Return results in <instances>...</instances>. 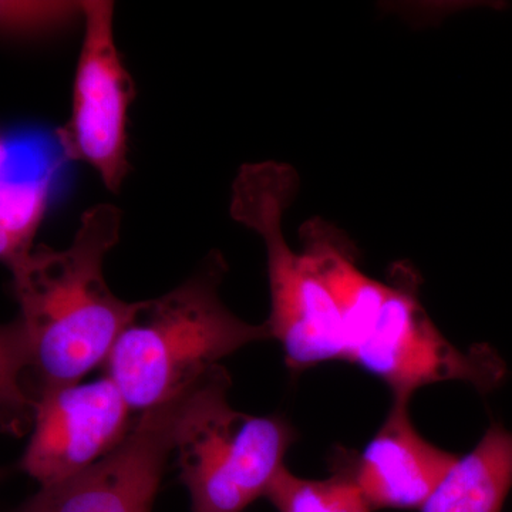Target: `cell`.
<instances>
[{
    "label": "cell",
    "instance_id": "ba28073f",
    "mask_svg": "<svg viewBox=\"0 0 512 512\" xmlns=\"http://www.w3.org/2000/svg\"><path fill=\"white\" fill-rule=\"evenodd\" d=\"M133 413L106 375L39 390L23 470L40 487L83 473L123 443L136 423Z\"/></svg>",
    "mask_w": 512,
    "mask_h": 512
},
{
    "label": "cell",
    "instance_id": "30bf717a",
    "mask_svg": "<svg viewBox=\"0 0 512 512\" xmlns=\"http://www.w3.org/2000/svg\"><path fill=\"white\" fill-rule=\"evenodd\" d=\"M511 488L512 433L495 424L457 458L421 512H501Z\"/></svg>",
    "mask_w": 512,
    "mask_h": 512
},
{
    "label": "cell",
    "instance_id": "8992f818",
    "mask_svg": "<svg viewBox=\"0 0 512 512\" xmlns=\"http://www.w3.org/2000/svg\"><path fill=\"white\" fill-rule=\"evenodd\" d=\"M113 2L83 0V40L74 73L72 113L57 130L66 158L92 167L110 192L130 171L128 113L136 84L121 59Z\"/></svg>",
    "mask_w": 512,
    "mask_h": 512
},
{
    "label": "cell",
    "instance_id": "7a4b0ae2",
    "mask_svg": "<svg viewBox=\"0 0 512 512\" xmlns=\"http://www.w3.org/2000/svg\"><path fill=\"white\" fill-rule=\"evenodd\" d=\"M225 272L224 256L212 251L173 291L138 302L104 365L134 413L167 403L224 357L271 338L266 322H245L222 302Z\"/></svg>",
    "mask_w": 512,
    "mask_h": 512
},
{
    "label": "cell",
    "instance_id": "5b68a950",
    "mask_svg": "<svg viewBox=\"0 0 512 512\" xmlns=\"http://www.w3.org/2000/svg\"><path fill=\"white\" fill-rule=\"evenodd\" d=\"M348 362L382 379L394 399L403 400L444 382L488 392L505 373L503 360L488 346L458 349L441 335L421 305L419 278L402 266L350 340Z\"/></svg>",
    "mask_w": 512,
    "mask_h": 512
},
{
    "label": "cell",
    "instance_id": "5bb4252c",
    "mask_svg": "<svg viewBox=\"0 0 512 512\" xmlns=\"http://www.w3.org/2000/svg\"><path fill=\"white\" fill-rule=\"evenodd\" d=\"M6 151L3 147L2 141H0V171H2L3 164H5Z\"/></svg>",
    "mask_w": 512,
    "mask_h": 512
},
{
    "label": "cell",
    "instance_id": "4fadbf2b",
    "mask_svg": "<svg viewBox=\"0 0 512 512\" xmlns=\"http://www.w3.org/2000/svg\"><path fill=\"white\" fill-rule=\"evenodd\" d=\"M82 22V2L0 0V35L37 36Z\"/></svg>",
    "mask_w": 512,
    "mask_h": 512
},
{
    "label": "cell",
    "instance_id": "8fae6325",
    "mask_svg": "<svg viewBox=\"0 0 512 512\" xmlns=\"http://www.w3.org/2000/svg\"><path fill=\"white\" fill-rule=\"evenodd\" d=\"M266 498L278 512H370L372 508L350 477L338 474L326 480H305L288 468L279 471Z\"/></svg>",
    "mask_w": 512,
    "mask_h": 512
},
{
    "label": "cell",
    "instance_id": "9c48e42d",
    "mask_svg": "<svg viewBox=\"0 0 512 512\" xmlns=\"http://www.w3.org/2000/svg\"><path fill=\"white\" fill-rule=\"evenodd\" d=\"M409 402L394 399L350 474L370 508L421 511L458 458L417 433Z\"/></svg>",
    "mask_w": 512,
    "mask_h": 512
},
{
    "label": "cell",
    "instance_id": "6da1fadb",
    "mask_svg": "<svg viewBox=\"0 0 512 512\" xmlns=\"http://www.w3.org/2000/svg\"><path fill=\"white\" fill-rule=\"evenodd\" d=\"M123 212L110 202L89 208L66 249L40 245L10 269L18 316L28 336L33 397L45 387L82 382L106 365L138 302L117 298L104 276L119 244Z\"/></svg>",
    "mask_w": 512,
    "mask_h": 512
},
{
    "label": "cell",
    "instance_id": "7c38bea8",
    "mask_svg": "<svg viewBox=\"0 0 512 512\" xmlns=\"http://www.w3.org/2000/svg\"><path fill=\"white\" fill-rule=\"evenodd\" d=\"M28 336L19 318L0 325V427L20 433L33 423L35 397L26 380L30 375Z\"/></svg>",
    "mask_w": 512,
    "mask_h": 512
},
{
    "label": "cell",
    "instance_id": "277c9868",
    "mask_svg": "<svg viewBox=\"0 0 512 512\" xmlns=\"http://www.w3.org/2000/svg\"><path fill=\"white\" fill-rule=\"evenodd\" d=\"M231 380L214 367L174 399L140 413L119 447L63 483L40 487L19 512H151L168 458L218 404Z\"/></svg>",
    "mask_w": 512,
    "mask_h": 512
},
{
    "label": "cell",
    "instance_id": "52a82bcc",
    "mask_svg": "<svg viewBox=\"0 0 512 512\" xmlns=\"http://www.w3.org/2000/svg\"><path fill=\"white\" fill-rule=\"evenodd\" d=\"M293 441L284 419L218 404L177 448L191 512H244L266 497Z\"/></svg>",
    "mask_w": 512,
    "mask_h": 512
},
{
    "label": "cell",
    "instance_id": "3957f363",
    "mask_svg": "<svg viewBox=\"0 0 512 512\" xmlns=\"http://www.w3.org/2000/svg\"><path fill=\"white\" fill-rule=\"evenodd\" d=\"M299 177L278 161L245 164L232 185L229 214L264 241L268 264L271 338L292 372L348 360L342 319L332 295L303 252L284 235L285 212L295 201Z\"/></svg>",
    "mask_w": 512,
    "mask_h": 512
}]
</instances>
